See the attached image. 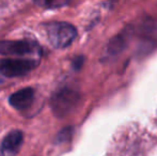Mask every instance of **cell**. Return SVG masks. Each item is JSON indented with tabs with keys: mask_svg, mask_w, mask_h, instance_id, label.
I'll use <instances>...</instances> for the list:
<instances>
[{
	"mask_svg": "<svg viewBox=\"0 0 157 156\" xmlns=\"http://www.w3.org/2000/svg\"><path fill=\"white\" fill-rule=\"evenodd\" d=\"M80 100V94L71 87H62L57 90L50 98V108L55 116L63 118L75 109Z\"/></svg>",
	"mask_w": 157,
	"mask_h": 156,
	"instance_id": "6da1fadb",
	"label": "cell"
},
{
	"mask_svg": "<svg viewBox=\"0 0 157 156\" xmlns=\"http://www.w3.org/2000/svg\"><path fill=\"white\" fill-rule=\"evenodd\" d=\"M46 33L50 45L55 48H66L77 36V29L70 23L52 21L46 25Z\"/></svg>",
	"mask_w": 157,
	"mask_h": 156,
	"instance_id": "7a4b0ae2",
	"label": "cell"
},
{
	"mask_svg": "<svg viewBox=\"0 0 157 156\" xmlns=\"http://www.w3.org/2000/svg\"><path fill=\"white\" fill-rule=\"evenodd\" d=\"M41 47L34 41H0V55L4 56H36L41 55Z\"/></svg>",
	"mask_w": 157,
	"mask_h": 156,
	"instance_id": "3957f363",
	"label": "cell"
},
{
	"mask_svg": "<svg viewBox=\"0 0 157 156\" xmlns=\"http://www.w3.org/2000/svg\"><path fill=\"white\" fill-rule=\"evenodd\" d=\"M34 59H4L0 61V73L6 77H21L27 75L37 67Z\"/></svg>",
	"mask_w": 157,
	"mask_h": 156,
	"instance_id": "277c9868",
	"label": "cell"
},
{
	"mask_svg": "<svg viewBox=\"0 0 157 156\" xmlns=\"http://www.w3.org/2000/svg\"><path fill=\"white\" fill-rule=\"evenodd\" d=\"M24 139L23 131L18 129L10 131L3 138L0 146V156H14L18 153Z\"/></svg>",
	"mask_w": 157,
	"mask_h": 156,
	"instance_id": "5b68a950",
	"label": "cell"
},
{
	"mask_svg": "<svg viewBox=\"0 0 157 156\" xmlns=\"http://www.w3.org/2000/svg\"><path fill=\"white\" fill-rule=\"evenodd\" d=\"M34 100V89L25 88L13 93L9 98V103L17 110H25L32 105Z\"/></svg>",
	"mask_w": 157,
	"mask_h": 156,
	"instance_id": "8992f818",
	"label": "cell"
},
{
	"mask_svg": "<svg viewBox=\"0 0 157 156\" xmlns=\"http://www.w3.org/2000/svg\"><path fill=\"white\" fill-rule=\"evenodd\" d=\"M126 43H127V36L123 33L118 34L113 39H111L109 41V43L107 44L105 51H104V57L103 60H112V59L119 57L122 51L125 49Z\"/></svg>",
	"mask_w": 157,
	"mask_h": 156,
	"instance_id": "52a82bcc",
	"label": "cell"
},
{
	"mask_svg": "<svg viewBox=\"0 0 157 156\" xmlns=\"http://www.w3.org/2000/svg\"><path fill=\"white\" fill-rule=\"evenodd\" d=\"M73 133H74V129H73L72 126L64 127L62 131H60L57 134L55 142H56V143H63V142L68 141V140L72 138Z\"/></svg>",
	"mask_w": 157,
	"mask_h": 156,
	"instance_id": "ba28073f",
	"label": "cell"
},
{
	"mask_svg": "<svg viewBox=\"0 0 157 156\" xmlns=\"http://www.w3.org/2000/svg\"><path fill=\"white\" fill-rule=\"evenodd\" d=\"M37 6H44L46 9H56L60 8V6H66L67 2L66 1H60V0H52V1H37Z\"/></svg>",
	"mask_w": 157,
	"mask_h": 156,
	"instance_id": "9c48e42d",
	"label": "cell"
},
{
	"mask_svg": "<svg viewBox=\"0 0 157 156\" xmlns=\"http://www.w3.org/2000/svg\"><path fill=\"white\" fill-rule=\"evenodd\" d=\"M82 64H83V57L82 56H79V57H76V58L73 60V62H72V67H73V69L74 70H79L81 67H82Z\"/></svg>",
	"mask_w": 157,
	"mask_h": 156,
	"instance_id": "30bf717a",
	"label": "cell"
},
{
	"mask_svg": "<svg viewBox=\"0 0 157 156\" xmlns=\"http://www.w3.org/2000/svg\"><path fill=\"white\" fill-rule=\"evenodd\" d=\"M1 81H2V80H1V79H0V82H1Z\"/></svg>",
	"mask_w": 157,
	"mask_h": 156,
	"instance_id": "8fae6325",
	"label": "cell"
}]
</instances>
